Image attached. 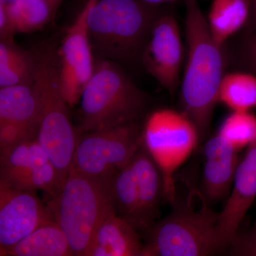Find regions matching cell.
<instances>
[{
  "instance_id": "ffe728a7",
  "label": "cell",
  "mask_w": 256,
  "mask_h": 256,
  "mask_svg": "<svg viewBox=\"0 0 256 256\" xmlns=\"http://www.w3.org/2000/svg\"><path fill=\"white\" fill-rule=\"evenodd\" d=\"M36 57L15 46L9 40L0 43V88L32 85Z\"/></svg>"
},
{
  "instance_id": "f1b7e54d",
  "label": "cell",
  "mask_w": 256,
  "mask_h": 256,
  "mask_svg": "<svg viewBox=\"0 0 256 256\" xmlns=\"http://www.w3.org/2000/svg\"><path fill=\"white\" fill-rule=\"evenodd\" d=\"M16 0H0V4L9 5L14 3Z\"/></svg>"
},
{
  "instance_id": "d4e9b609",
  "label": "cell",
  "mask_w": 256,
  "mask_h": 256,
  "mask_svg": "<svg viewBox=\"0 0 256 256\" xmlns=\"http://www.w3.org/2000/svg\"><path fill=\"white\" fill-rule=\"evenodd\" d=\"M242 53L248 65L256 74V32L247 38L244 44Z\"/></svg>"
},
{
  "instance_id": "7a4b0ae2",
  "label": "cell",
  "mask_w": 256,
  "mask_h": 256,
  "mask_svg": "<svg viewBox=\"0 0 256 256\" xmlns=\"http://www.w3.org/2000/svg\"><path fill=\"white\" fill-rule=\"evenodd\" d=\"M140 0H90L88 28L92 48L104 60L128 62L142 54L158 18Z\"/></svg>"
},
{
  "instance_id": "484cf974",
  "label": "cell",
  "mask_w": 256,
  "mask_h": 256,
  "mask_svg": "<svg viewBox=\"0 0 256 256\" xmlns=\"http://www.w3.org/2000/svg\"><path fill=\"white\" fill-rule=\"evenodd\" d=\"M140 1L150 6H156L158 5L164 4V3L176 2L181 0H140Z\"/></svg>"
},
{
  "instance_id": "52a82bcc",
  "label": "cell",
  "mask_w": 256,
  "mask_h": 256,
  "mask_svg": "<svg viewBox=\"0 0 256 256\" xmlns=\"http://www.w3.org/2000/svg\"><path fill=\"white\" fill-rule=\"evenodd\" d=\"M116 212L136 230L146 232L156 223L164 198L162 175L144 146L116 172L110 180Z\"/></svg>"
},
{
  "instance_id": "9a60e30c",
  "label": "cell",
  "mask_w": 256,
  "mask_h": 256,
  "mask_svg": "<svg viewBox=\"0 0 256 256\" xmlns=\"http://www.w3.org/2000/svg\"><path fill=\"white\" fill-rule=\"evenodd\" d=\"M256 198V142L248 146L240 160L233 186L223 210L218 213L215 237V252L228 249L248 210Z\"/></svg>"
},
{
  "instance_id": "4fadbf2b",
  "label": "cell",
  "mask_w": 256,
  "mask_h": 256,
  "mask_svg": "<svg viewBox=\"0 0 256 256\" xmlns=\"http://www.w3.org/2000/svg\"><path fill=\"white\" fill-rule=\"evenodd\" d=\"M53 218L35 192L0 184V255Z\"/></svg>"
},
{
  "instance_id": "8fae6325",
  "label": "cell",
  "mask_w": 256,
  "mask_h": 256,
  "mask_svg": "<svg viewBox=\"0 0 256 256\" xmlns=\"http://www.w3.org/2000/svg\"><path fill=\"white\" fill-rule=\"evenodd\" d=\"M90 0H88L66 32L60 48L58 64L60 88L70 107L80 101L95 68L87 24Z\"/></svg>"
},
{
  "instance_id": "5bb4252c",
  "label": "cell",
  "mask_w": 256,
  "mask_h": 256,
  "mask_svg": "<svg viewBox=\"0 0 256 256\" xmlns=\"http://www.w3.org/2000/svg\"><path fill=\"white\" fill-rule=\"evenodd\" d=\"M40 116L34 84L0 88V150L36 139Z\"/></svg>"
},
{
  "instance_id": "7402d4cb",
  "label": "cell",
  "mask_w": 256,
  "mask_h": 256,
  "mask_svg": "<svg viewBox=\"0 0 256 256\" xmlns=\"http://www.w3.org/2000/svg\"><path fill=\"white\" fill-rule=\"evenodd\" d=\"M218 102L232 111H250L256 108V74L232 72L224 74Z\"/></svg>"
},
{
  "instance_id": "7c38bea8",
  "label": "cell",
  "mask_w": 256,
  "mask_h": 256,
  "mask_svg": "<svg viewBox=\"0 0 256 256\" xmlns=\"http://www.w3.org/2000/svg\"><path fill=\"white\" fill-rule=\"evenodd\" d=\"M182 40L172 14L159 15L141 54L146 70L170 94L181 82L184 58Z\"/></svg>"
},
{
  "instance_id": "d6986e66",
  "label": "cell",
  "mask_w": 256,
  "mask_h": 256,
  "mask_svg": "<svg viewBox=\"0 0 256 256\" xmlns=\"http://www.w3.org/2000/svg\"><path fill=\"white\" fill-rule=\"evenodd\" d=\"M250 14V0H213L206 21L215 41L224 46L242 30Z\"/></svg>"
},
{
  "instance_id": "603a6c76",
  "label": "cell",
  "mask_w": 256,
  "mask_h": 256,
  "mask_svg": "<svg viewBox=\"0 0 256 256\" xmlns=\"http://www.w3.org/2000/svg\"><path fill=\"white\" fill-rule=\"evenodd\" d=\"M217 134L237 151L256 142V116L250 111H232L224 120Z\"/></svg>"
},
{
  "instance_id": "83f0119b",
  "label": "cell",
  "mask_w": 256,
  "mask_h": 256,
  "mask_svg": "<svg viewBox=\"0 0 256 256\" xmlns=\"http://www.w3.org/2000/svg\"><path fill=\"white\" fill-rule=\"evenodd\" d=\"M50 1L53 3L56 10H57L58 9V6H60V4L63 2L64 0H50Z\"/></svg>"
},
{
  "instance_id": "ac0fdd59",
  "label": "cell",
  "mask_w": 256,
  "mask_h": 256,
  "mask_svg": "<svg viewBox=\"0 0 256 256\" xmlns=\"http://www.w3.org/2000/svg\"><path fill=\"white\" fill-rule=\"evenodd\" d=\"M4 256H70L74 254L68 239L53 218L13 246Z\"/></svg>"
},
{
  "instance_id": "5b68a950",
  "label": "cell",
  "mask_w": 256,
  "mask_h": 256,
  "mask_svg": "<svg viewBox=\"0 0 256 256\" xmlns=\"http://www.w3.org/2000/svg\"><path fill=\"white\" fill-rule=\"evenodd\" d=\"M52 56L36 57L34 86L40 102L36 140L46 153L64 184L80 134L77 133L60 85L58 64Z\"/></svg>"
},
{
  "instance_id": "277c9868",
  "label": "cell",
  "mask_w": 256,
  "mask_h": 256,
  "mask_svg": "<svg viewBox=\"0 0 256 256\" xmlns=\"http://www.w3.org/2000/svg\"><path fill=\"white\" fill-rule=\"evenodd\" d=\"M80 101L82 132L136 122L146 106L144 94L116 62L104 58L95 64Z\"/></svg>"
},
{
  "instance_id": "ba28073f",
  "label": "cell",
  "mask_w": 256,
  "mask_h": 256,
  "mask_svg": "<svg viewBox=\"0 0 256 256\" xmlns=\"http://www.w3.org/2000/svg\"><path fill=\"white\" fill-rule=\"evenodd\" d=\"M200 141L196 126L182 110L162 108L146 118L142 127L143 146L161 172L164 198L170 203L176 198L175 173Z\"/></svg>"
},
{
  "instance_id": "8992f818",
  "label": "cell",
  "mask_w": 256,
  "mask_h": 256,
  "mask_svg": "<svg viewBox=\"0 0 256 256\" xmlns=\"http://www.w3.org/2000/svg\"><path fill=\"white\" fill-rule=\"evenodd\" d=\"M204 200L200 208L172 204V212L146 230L142 256H204L215 254L218 213Z\"/></svg>"
},
{
  "instance_id": "9c48e42d",
  "label": "cell",
  "mask_w": 256,
  "mask_h": 256,
  "mask_svg": "<svg viewBox=\"0 0 256 256\" xmlns=\"http://www.w3.org/2000/svg\"><path fill=\"white\" fill-rule=\"evenodd\" d=\"M142 128L136 122L80 136L70 171L108 178L128 164L142 146Z\"/></svg>"
},
{
  "instance_id": "cb8c5ba5",
  "label": "cell",
  "mask_w": 256,
  "mask_h": 256,
  "mask_svg": "<svg viewBox=\"0 0 256 256\" xmlns=\"http://www.w3.org/2000/svg\"><path fill=\"white\" fill-rule=\"evenodd\" d=\"M228 250L232 256H256V222L248 230L236 234Z\"/></svg>"
},
{
  "instance_id": "30bf717a",
  "label": "cell",
  "mask_w": 256,
  "mask_h": 256,
  "mask_svg": "<svg viewBox=\"0 0 256 256\" xmlns=\"http://www.w3.org/2000/svg\"><path fill=\"white\" fill-rule=\"evenodd\" d=\"M0 184L26 191L41 190L50 198L63 186L56 170L36 139L0 150Z\"/></svg>"
},
{
  "instance_id": "e0dca14e",
  "label": "cell",
  "mask_w": 256,
  "mask_h": 256,
  "mask_svg": "<svg viewBox=\"0 0 256 256\" xmlns=\"http://www.w3.org/2000/svg\"><path fill=\"white\" fill-rule=\"evenodd\" d=\"M138 232L114 212L96 230L86 256H142L144 244Z\"/></svg>"
},
{
  "instance_id": "44dd1931",
  "label": "cell",
  "mask_w": 256,
  "mask_h": 256,
  "mask_svg": "<svg viewBox=\"0 0 256 256\" xmlns=\"http://www.w3.org/2000/svg\"><path fill=\"white\" fill-rule=\"evenodd\" d=\"M4 6L12 34L41 30L56 11L50 0H16Z\"/></svg>"
},
{
  "instance_id": "4316f807",
  "label": "cell",
  "mask_w": 256,
  "mask_h": 256,
  "mask_svg": "<svg viewBox=\"0 0 256 256\" xmlns=\"http://www.w3.org/2000/svg\"><path fill=\"white\" fill-rule=\"evenodd\" d=\"M252 6V14L256 24V0H250Z\"/></svg>"
},
{
  "instance_id": "3957f363",
  "label": "cell",
  "mask_w": 256,
  "mask_h": 256,
  "mask_svg": "<svg viewBox=\"0 0 256 256\" xmlns=\"http://www.w3.org/2000/svg\"><path fill=\"white\" fill-rule=\"evenodd\" d=\"M110 180L111 176L92 178L70 171L60 192L50 201L48 208L74 256H86L101 223L116 212Z\"/></svg>"
},
{
  "instance_id": "6da1fadb",
  "label": "cell",
  "mask_w": 256,
  "mask_h": 256,
  "mask_svg": "<svg viewBox=\"0 0 256 256\" xmlns=\"http://www.w3.org/2000/svg\"><path fill=\"white\" fill-rule=\"evenodd\" d=\"M188 58L181 82L182 111L195 124L202 140L206 136L218 102L224 73L222 47L210 34L198 0H184Z\"/></svg>"
},
{
  "instance_id": "2e32d148",
  "label": "cell",
  "mask_w": 256,
  "mask_h": 256,
  "mask_svg": "<svg viewBox=\"0 0 256 256\" xmlns=\"http://www.w3.org/2000/svg\"><path fill=\"white\" fill-rule=\"evenodd\" d=\"M204 158L202 195L207 202L228 198L240 160L238 151L216 134L205 143Z\"/></svg>"
}]
</instances>
